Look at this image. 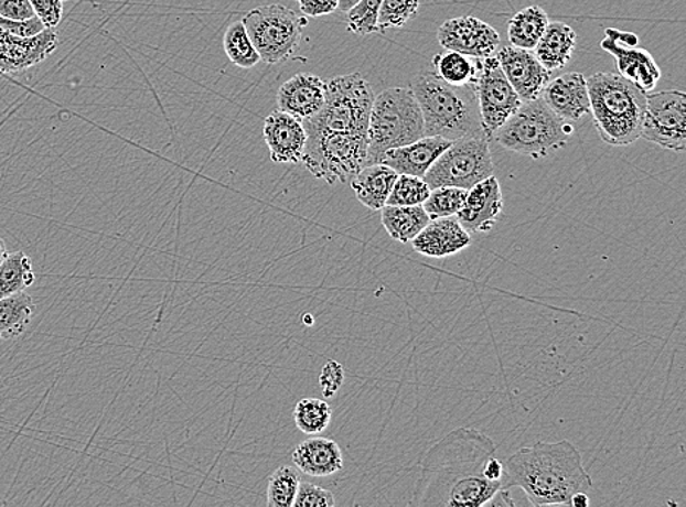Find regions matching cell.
Segmentation results:
<instances>
[{
    "label": "cell",
    "instance_id": "37",
    "mask_svg": "<svg viewBox=\"0 0 686 507\" xmlns=\"http://www.w3.org/2000/svg\"><path fill=\"white\" fill-rule=\"evenodd\" d=\"M383 0H358L347 12V30L357 35L379 33L378 15Z\"/></svg>",
    "mask_w": 686,
    "mask_h": 507
},
{
    "label": "cell",
    "instance_id": "20",
    "mask_svg": "<svg viewBox=\"0 0 686 507\" xmlns=\"http://www.w3.org/2000/svg\"><path fill=\"white\" fill-rule=\"evenodd\" d=\"M410 244L417 254L428 258H448L468 249L472 245V236L454 215L430 219Z\"/></svg>",
    "mask_w": 686,
    "mask_h": 507
},
{
    "label": "cell",
    "instance_id": "5",
    "mask_svg": "<svg viewBox=\"0 0 686 507\" xmlns=\"http://www.w3.org/2000/svg\"><path fill=\"white\" fill-rule=\"evenodd\" d=\"M425 137L424 116L410 87L388 88L375 96L367 128L366 165L379 164L385 152Z\"/></svg>",
    "mask_w": 686,
    "mask_h": 507
},
{
    "label": "cell",
    "instance_id": "4",
    "mask_svg": "<svg viewBox=\"0 0 686 507\" xmlns=\"http://www.w3.org/2000/svg\"><path fill=\"white\" fill-rule=\"evenodd\" d=\"M590 115L603 142L626 147L641 138L647 94L613 72H598L587 79Z\"/></svg>",
    "mask_w": 686,
    "mask_h": 507
},
{
    "label": "cell",
    "instance_id": "31",
    "mask_svg": "<svg viewBox=\"0 0 686 507\" xmlns=\"http://www.w3.org/2000/svg\"><path fill=\"white\" fill-rule=\"evenodd\" d=\"M224 52L233 65L242 69H250L261 62V56L255 48L244 22L236 21L227 26L223 40Z\"/></svg>",
    "mask_w": 686,
    "mask_h": 507
},
{
    "label": "cell",
    "instance_id": "43",
    "mask_svg": "<svg viewBox=\"0 0 686 507\" xmlns=\"http://www.w3.org/2000/svg\"><path fill=\"white\" fill-rule=\"evenodd\" d=\"M339 0H300V11L307 17L318 18L337 11Z\"/></svg>",
    "mask_w": 686,
    "mask_h": 507
},
{
    "label": "cell",
    "instance_id": "39",
    "mask_svg": "<svg viewBox=\"0 0 686 507\" xmlns=\"http://www.w3.org/2000/svg\"><path fill=\"white\" fill-rule=\"evenodd\" d=\"M344 384V369L340 363L330 360L322 367L320 388L324 398H333Z\"/></svg>",
    "mask_w": 686,
    "mask_h": 507
},
{
    "label": "cell",
    "instance_id": "9",
    "mask_svg": "<svg viewBox=\"0 0 686 507\" xmlns=\"http://www.w3.org/2000/svg\"><path fill=\"white\" fill-rule=\"evenodd\" d=\"M246 31L267 65L291 60L299 51L307 18L282 4H266L253 9L244 18Z\"/></svg>",
    "mask_w": 686,
    "mask_h": 507
},
{
    "label": "cell",
    "instance_id": "2",
    "mask_svg": "<svg viewBox=\"0 0 686 507\" xmlns=\"http://www.w3.org/2000/svg\"><path fill=\"white\" fill-rule=\"evenodd\" d=\"M502 488H522L532 506H569L576 493H589L593 479L580 451L569 441L522 447L504 464Z\"/></svg>",
    "mask_w": 686,
    "mask_h": 507
},
{
    "label": "cell",
    "instance_id": "16",
    "mask_svg": "<svg viewBox=\"0 0 686 507\" xmlns=\"http://www.w3.org/2000/svg\"><path fill=\"white\" fill-rule=\"evenodd\" d=\"M496 60L522 101L536 100L549 84L550 72L542 66L530 51L505 46L497 53Z\"/></svg>",
    "mask_w": 686,
    "mask_h": 507
},
{
    "label": "cell",
    "instance_id": "36",
    "mask_svg": "<svg viewBox=\"0 0 686 507\" xmlns=\"http://www.w3.org/2000/svg\"><path fill=\"white\" fill-rule=\"evenodd\" d=\"M420 0H383L379 8L378 30L401 29L419 12Z\"/></svg>",
    "mask_w": 686,
    "mask_h": 507
},
{
    "label": "cell",
    "instance_id": "25",
    "mask_svg": "<svg viewBox=\"0 0 686 507\" xmlns=\"http://www.w3.org/2000/svg\"><path fill=\"white\" fill-rule=\"evenodd\" d=\"M577 46V34L564 22H549L544 35L536 44L535 56L546 71L554 72L567 66Z\"/></svg>",
    "mask_w": 686,
    "mask_h": 507
},
{
    "label": "cell",
    "instance_id": "8",
    "mask_svg": "<svg viewBox=\"0 0 686 507\" xmlns=\"http://www.w3.org/2000/svg\"><path fill=\"white\" fill-rule=\"evenodd\" d=\"M302 163L308 172L329 185L350 183L367 161V137L307 130Z\"/></svg>",
    "mask_w": 686,
    "mask_h": 507
},
{
    "label": "cell",
    "instance_id": "27",
    "mask_svg": "<svg viewBox=\"0 0 686 507\" xmlns=\"http://www.w3.org/2000/svg\"><path fill=\"white\" fill-rule=\"evenodd\" d=\"M549 24V17L544 8L532 4L515 13L508 24L511 46L533 51Z\"/></svg>",
    "mask_w": 686,
    "mask_h": 507
},
{
    "label": "cell",
    "instance_id": "11",
    "mask_svg": "<svg viewBox=\"0 0 686 507\" xmlns=\"http://www.w3.org/2000/svg\"><path fill=\"white\" fill-rule=\"evenodd\" d=\"M641 138L665 150H686V96L678 89L647 93Z\"/></svg>",
    "mask_w": 686,
    "mask_h": 507
},
{
    "label": "cell",
    "instance_id": "3",
    "mask_svg": "<svg viewBox=\"0 0 686 507\" xmlns=\"http://www.w3.org/2000/svg\"><path fill=\"white\" fill-rule=\"evenodd\" d=\"M424 116L425 137L448 141L487 137L482 127L476 84L452 85L435 72L416 76L410 84Z\"/></svg>",
    "mask_w": 686,
    "mask_h": 507
},
{
    "label": "cell",
    "instance_id": "21",
    "mask_svg": "<svg viewBox=\"0 0 686 507\" xmlns=\"http://www.w3.org/2000/svg\"><path fill=\"white\" fill-rule=\"evenodd\" d=\"M325 101V83L320 76L299 74L282 84L277 94L278 109L300 120L312 118Z\"/></svg>",
    "mask_w": 686,
    "mask_h": 507
},
{
    "label": "cell",
    "instance_id": "23",
    "mask_svg": "<svg viewBox=\"0 0 686 507\" xmlns=\"http://www.w3.org/2000/svg\"><path fill=\"white\" fill-rule=\"evenodd\" d=\"M291 460L311 477H330L344 468L342 449L326 438H311L299 443L291 453Z\"/></svg>",
    "mask_w": 686,
    "mask_h": 507
},
{
    "label": "cell",
    "instance_id": "29",
    "mask_svg": "<svg viewBox=\"0 0 686 507\" xmlns=\"http://www.w3.org/2000/svg\"><path fill=\"white\" fill-rule=\"evenodd\" d=\"M34 281L33 262L22 250L8 254L0 263V299L22 293L33 285Z\"/></svg>",
    "mask_w": 686,
    "mask_h": 507
},
{
    "label": "cell",
    "instance_id": "12",
    "mask_svg": "<svg viewBox=\"0 0 686 507\" xmlns=\"http://www.w3.org/2000/svg\"><path fill=\"white\" fill-rule=\"evenodd\" d=\"M479 110H481L484 133L492 134L505 123V120L522 106V98L506 79L496 57L481 60V72L476 83Z\"/></svg>",
    "mask_w": 686,
    "mask_h": 507
},
{
    "label": "cell",
    "instance_id": "19",
    "mask_svg": "<svg viewBox=\"0 0 686 507\" xmlns=\"http://www.w3.org/2000/svg\"><path fill=\"white\" fill-rule=\"evenodd\" d=\"M540 98L564 122H578L585 116L590 115L587 79L578 72L560 75L549 80Z\"/></svg>",
    "mask_w": 686,
    "mask_h": 507
},
{
    "label": "cell",
    "instance_id": "26",
    "mask_svg": "<svg viewBox=\"0 0 686 507\" xmlns=\"http://www.w3.org/2000/svg\"><path fill=\"white\" fill-rule=\"evenodd\" d=\"M430 218L424 206L385 205L380 209V223L389 237L400 244H410L426 226Z\"/></svg>",
    "mask_w": 686,
    "mask_h": 507
},
{
    "label": "cell",
    "instance_id": "7",
    "mask_svg": "<svg viewBox=\"0 0 686 507\" xmlns=\"http://www.w3.org/2000/svg\"><path fill=\"white\" fill-rule=\"evenodd\" d=\"M374 100V89L361 74L335 76L325 83L322 109L312 118L302 120L304 130L367 137Z\"/></svg>",
    "mask_w": 686,
    "mask_h": 507
},
{
    "label": "cell",
    "instance_id": "10",
    "mask_svg": "<svg viewBox=\"0 0 686 507\" xmlns=\"http://www.w3.org/2000/svg\"><path fill=\"white\" fill-rule=\"evenodd\" d=\"M491 148L487 137H468L452 141L425 174L430 190L452 186L470 191L484 179L493 176Z\"/></svg>",
    "mask_w": 686,
    "mask_h": 507
},
{
    "label": "cell",
    "instance_id": "35",
    "mask_svg": "<svg viewBox=\"0 0 686 507\" xmlns=\"http://www.w3.org/2000/svg\"><path fill=\"white\" fill-rule=\"evenodd\" d=\"M430 187L424 177L409 176V174H398L393 191L389 193L387 205H424L428 199Z\"/></svg>",
    "mask_w": 686,
    "mask_h": 507
},
{
    "label": "cell",
    "instance_id": "44",
    "mask_svg": "<svg viewBox=\"0 0 686 507\" xmlns=\"http://www.w3.org/2000/svg\"><path fill=\"white\" fill-rule=\"evenodd\" d=\"M484 506H492V507H514V500H513V496H511L510 493V488H500V490H497L495 493V495L492 496V499L487 501L486 505Z\"/></svg>",
    "mask_w": 686,
    "mask_h": 507
},
{
    "label": "cell",
    "instance_id": "38",
    "mask_svg": "<svg viewBox=\"0 0 686 507\" xmlns=\"http://www.w3.org/2000/svg\"><path fill=\"white\" fill-rule=\"evenodd\" d=\"M296 507H333L335 499L333 493L325 490L317 484L300 482L298 495H296Z\"/></svg>",
    "mask_w": 686,
    "mask_h": 507
},
{
    "label": "cell",
    "instance_id": "32",
    "mask_svg": "<svg viewBox=\"0 0 686 507\" xmlns=\"http://www.w3.org/2000/svg\"><path fill=\"white\" fill-rule=\"evenodd\" d=\"M293 419L300 432L313 436L329 428L333 419V410L324 399L303 398L296 403Z\"/></svg>",
    "mask_w": 686,
    "mask_h": 507
},
{
    "label": "cell",
    "instance_id": "14",
    "mask_svg": "<svg viewBox=\"0 0 686 507\" xmlns=\"http://www.w3.org/2000/svg\"><path fill=\"white\" fill-rule=\"evenodd\" d=\"M438 42L446 51L484 60L496 52L501 35L492 25L476 17H459L439 26Z\"/></svg>",
    "mask_w": 686,
    "mask_h": 507
},
{
    "label": "cell",
    "instance_id": "42",
    "mask_svg": "<svg viewBox=\"0 0 686 507\" xmlns=\"http://www.w3.org/2000/svg\"><path fill=\"white\" fill-rule=\"evenodd\" d=\"M0 17L13 21H25L35 17L30 0H0Z\"/></svg>",
    "mask_w": 686,
    "mask_h": 507
},
{
    "label": "cell",
    "instance_id": "34",
    "mask_svg": "<svg viewBox=\"0 0 686 507\" xmlns=\"http://www.w3.org/2000/svg\"><path fill=\"white\" fill-rule=\"evenodd\" d=\"M468 193L460 187H435L421 206L430 218L454 217L463 208Z\"/></svg>",
    "mask_w": 686,
    "mask_h": 507
},
{
    "label": "cell",
    "instance_id": "48",
    "mask_svg": "<svg viewBox=\"0 0 686 507\" xmlns=\"http://www.w3.org/2000/svg\"><path fill=\"white\" fill-rule=\"evenodd\" d=\"M62 2H66V0H62Z\"/></svg>",
    "mask_w": 686,
    "mask_h": 507
},
{
    "label": "cell",
    "instance_id": "17",
    "mask_svg": "<svg viewBox=\"0 0 686 507\" xmlns=\"http://www.w3.org/2000/svg\"><path fill=\"white\" fill-rule=\"evenodd\" d=\"M504 209L500 181L495 176L484 179L469 191L463 208L455 215L469 233L491 231Z\"/></svg>",
    "mask_w": 686,
    "mask_h": 507
},
{
    "label": "cell",
    "instance_id": "1",
    "mask_svg": "<svg viewBox=\"0 0 686 507\" xmlns=\"http://www.w3.org/2000/svg\"><path fill=\"white\" fill-rule=\"evenodd\" d=\"M496 444L476 429L452 430L425 453L411 506L479 507L502 487L484 475Z\"/></svg>",
    "mask_w": 686,
    "mask_h": 507
},
{
    "label": "cell",
    "instance_id": "13",
    "mask_svg": "<svg viewBox=\"0 0 686 507\" xmlns=\"http://www.w3.org/2000/svg\"><path fill=\"white\" fill-rule=\"evenodd\" d=\"M607 37L600 46L615 60L618 74L640 91L652 93L662 78L661 67L652 53L639 47L640 39L635 34L615 29H607Z\"/></svg>",
    "mask_w": 686,
    "mask_h": 507
},
{
    "label": "cell",
    "instance_id": "15",
    "mask_svg": "<svg viewBox=\"0 0 686 507\" xmlns=\"http://www.w3.org/2000/svg\"><path fill=\"white\" fill-rule=\"evenodd\" d=\"M60 44L55 29H46L34 37H17L0 29V75H12L46 61Z\"/></svg>",
    "mask_w": 686,
    "mask_h": 507
},
{
    "label": "cell",
    "instance_id": "41",
    "mask_svg": "<svg viewBox=\"0 0 686 507\" xmlns=\"http://www.w3.org/2000/svg\"><path fill=\"white\" fill-rule=\"evenodd\" d=\"M0 29L8 31L17 37H34L46 30L42 20L37 15L25 21H13L8 18L0 17Z\"/></svg>",
    "mask_w": 686,
    "mask_h": 507
},
{
    "label": "cell",
    "instance_id": "18",
    "mask_svg": "<svg viewBox=\"0 0 686 507\" xmlns=\"http://www.w3.org/2000/svg\"><path fill=\"white\" fill-rule=\"evenodd\" d=\"M266 139L271 160L277 164L300 163L307 145V130L302 120L286 111L277 110L264 123Z\"/></svg>",
    "mask_w": 686,
    "mask_h": 507
},
{
    "label": "cell",
    "instance_id": "33",
    "mask_svg": "<svg viewBox=\"0 0 686 507\" xmlns=\"http://www.w3.org/2000/svg\"><path fill=\"white\" fill-rule=\"evenodd\" d=\"M300 484L299 474L291 466H280L268 482V507H293Z\"/></svg>",
    "mask_w": 686,
    "mask_h": 507
},
{
    "label": "cell",
    "instance_id": "24",
    "mask_svg": "<svg viewBox=\"0 0 686 507\" xmlns=\"http://www.w3.org/2000/svg\"><path fill=\"white\" fill-rule=\"evenodd\" d=\"M398 174L385 164H371L363 168L350 182L362 205L372 211H380L387 205Z\"/></svg>",
    "mask_w": 686,
    "mask_h": 507
},
{
    "label": "cell",
    "instance_id": "22",
    "mask_svg": "<svg viewBox=\"0 0 686 507\" xmlns=\"http://www.w3.org/2000/svg\"><path fill=\"white\" fill-rule=\"evenodd\" d=\"M451 145L441 137H424L409 145L393 148L385 152L380 164L388 165L397 174L425 177L438 157Z\"/></svg>",
    "mask_w": 686,
    "mask_h": 507
},
{
    "label": "cell",
    "instance_id": "47",
    "mask_svg": "<svg viewBox=\"0 0 686 507\" xmlns=\"http://www.w3.org/2000/svg\"><path fill=\"white\" fill-rule=\"evenodd\" d=\"M7 256H8L7 245H4V241H3L2 237H0V263L3 262L4 258H7Z\"/></svg>",
    "mask_w": 686,
    "mask_h": 507
},
{
    "label": "cell",
    "instance_id": "40",
    "mask_svg": "<svg viewBox=\"0 0 686 507\" xmlns=\"http://www.w3.org/2000/svg\"><path fill=\"white\" fill-rule=\"evenodd\" d=\"M35 15L42 20L46 29H56L64 15V2L62 0H30Z\"/></svg>",
    "mask_w": 686,
    "mask_h": 507
},
{
    "label": "cell",
    "instance_id": "30",
    "mask_svg": "<svg viewBox=\"0 0 686 507\" xmlns=\"http://www.w3.org/2000/svg\"><path fill=\"white\" fill-rule=\"evenodd\" d=\"M435 74L448 84H476L481 72V60L447 51L433 57Z\"/></svg>",
    "mask_w": 686,
    "mask_h": 507
},
{
    "label": "cell",
    "instance_id": "6",
    "mask_svg": "<svg viewBox=\"0 0 686 507\" xmlns=\"http://www.w3.org/2000/svg\"><path fill=\"white\" fill-rule=\"evenodd\" d=\"M572 130L539 97L523 101L492 138L505 150L544 159L549 152L567 145Z\"/></svg>",
    "mask_w": 686,
    "mask_h": 507
},
{
    "label": "cell",
    "instance_id": "45",
    "mask_svg": "<svg viewBox=\"0 0 686 507\" xmlns=\"http://www.w3.org/2000/svg\"><path fill=\"white\" fill-rule=\"evenodd\" d=\"M590 505V499L589 496H587V493H576V495H574L571 497V501H569V506L572 507H587Z\"/></svg>",
    "mask_w": 686,
    "mask_h": 507
},
{
    "label": "cell",
    "instance_id": "46",
    "mask_svg": "<svg viewBox=\"0 0 686 507\" xmlns=\"http://www.w3.org/2000/svg\"><path fill=\"white\" fill-rule=\"evenodd\" d=\"M358 0H339V9L342 12H349Z\"/></svg>",
    "mask_w": 686,
    "mask_h": 507
},
{
    "label": "cell",
    "instance_id": "28",
    "mask_svg": "<svg viewBox=\"0 0 686 507\" xmlns=\"http://www.w3.org/2000/svg\"><path fill=\"white\" fill-rule=\"evenodd\" d=\"M34 300L25 291L0 299V341L15 339L30 326Z\"/></svg>",
    "mask_w": 686,
    "mask_h": 507
}]
</instances>
